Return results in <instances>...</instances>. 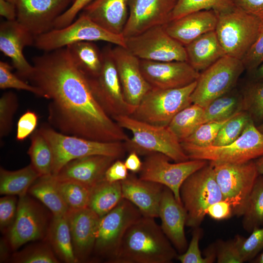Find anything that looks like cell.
Listing matches in <instances>:
<instances>
[{
	"mask_svg": "<svg viewBox=\"0 0 263 263\" xmlns=\"http://www.w3.org/2000/svg\"><path fill=\"white\" fill-rule=\"evenodd\" d=\"M129 174L128 170L125 165L124 162L117 159L107 169L105 173L104 179L111 183L121 182L126 179Z\"/></svg>",
	"mask_w": 263,
	"mask_h": 263,
	"instance_id": "db71d44e",
	"label": "cell"
},
{
	"mask_svg": "<svg viewBox=\"0 0 263 263\" xmlns=\"http://www.w3.org/2000/svg\"><path fill=\"white\" fill-rule=\"evenodd\" d=\"M185 47L187 62L198 72L226 55L215 30L201 35Z\"/></svg>",
	"mask_w": 263,
	"mask_h": 263,
	"instance_id": "83f0119b",
	"label": "cell"
},
{
	"mask_svg": "<svg viewBox=\"0 0 263 263\" xmlns=\"http://www.w3.org/2000/svg\"><path fill=\"white\" fill-rule=\"evenodd\" d=\"M204 112V108L192 103L178 113L168 127L182 142L202 124Z\"/></svg>",
	"mask_w": 263,
	"mask_h": 263,
	"instance_id": "e575fe53",
	"label": "cell"
},
{
	"mask_svg": "<svg viewBox=\"0 0 263 263\" xmlns=\"http://www.w3.org/2000/svg\"><path fill=\"white\" fill-rule=\"evenodd\" d=\"M102 51V66L95 76H87L96 100L104 112L113 119L118 116H131L135 107L125 100L114 63L112 48L105 47Z\"/></svg>",
	"mask_w": 263,
	"mask_h": 263,
	"instance_id": "8fae6325",
	"label": "cell"
},
{
	"mask_svg": "<svg viewBox=\"0 0 263 263\" xmlns=\"http://www.w3.org/2000/svg\"><path fill=\"white\" fill-rule=\"evenodd\" d=\"M232 116L225 119L210 121L201 124L183 142L200 147L212 145L221 128Z\"/></svg>",
	"mask_w": 263,
	"mask_h": 263,
	"instance_id": "ee69618b",
	"label": "cell"
},
{
	"mask_svg": "<svg viewBox=\"0 0 263 263\" xmlns=\"http://www.w3.org/2000/svg\"><path fill=\"white\" fill-rule=\"evenodd\" d=\"M40 176L31 164L13 171L0 167V194L19 197L24 196Z\"/></svg>",
	"mask_w": 263,
	"mask_h": 263,
	"instance_id": "4dcf8cb0",
	"label": "cell"
},
{
	"mask_svg": "<svg viewBox=\"0 0 263 263\" xmlns=\"http://www.w3.org/2000/svg\"><path fill=\"white\" fill-rule=\"evenodd\" d=\"M217 15L215 31L225 55L242 60L256 39L263 20L235 6Z\"/></svg>",
	"mask_w": 263,
	"mask_h": 263,
	"instance_id": "8992f818",
	"label": "cell"
},
{
	"mask_svg": "<svg viewBox=\"0 0 263 263\" xmlns=\"http://www.w3.org/2000/svg\"><path fill=\"white\" fill-rule=\"evenodd\" d=\"M12 66L7 62L0 61V89H15L26 91L44 98V94L39 88L21 79L12 72Z\"/></svg>",
	"mask_w": 263,
	"mask_h": 263,
	"instance_id": "7dc6e473",
	"label": "cell"
},
{
	"mask_svg": "<svg viewBox=\"0 0 263 263\" xmlns=\"http://www.w3.org/2000/svg\"><path fill=\"white\" fill-rule=\"evenodd\" d=\"M254 161L259 175H263V155L256 159Z\"/></svg>",
	"mask_w": 263,
	"mask_h": 263,
	"instance_id": "6125c7cd",
	"label": "cell"
},
{
	"mask_svg": "<svg viewBox=\"0 0 263 263\" xmlns=\"http://www.w3.org/2000/svg\"><path fill=\"white\" fill-rule=\"evenodd\" d=\"M11 250L7 238L0 239V261L3 263L9 259V251Z\"/></svg>",
	"mask_w": 263,
	"mask_h": 263,
	"instance_id": "91938a15",
	"label": "cell"
},
{
	"mask_svg": "<svg viewBox=\"0 0 263 263\" xmlns=\"http://www.w3.org/2000/svg\"><path fill=\"white\" fill-rule=\"evenodd\" d=\"M202 235V229L199 226L194 228L192 237L186 250L178 255L177 259L181 263H212L216 258V252L209 251L204 258L199 248V241Z\"/></svg>",
	"mask_w": 263,
	"mask_h": 263,
	"instance_id": "f6af8a7d",
	"label": "cell"
},
{
	"mask_svg": "<svg viewBox=\"0 0 263 263\" xmlns=\"http://www.w3.org/2000/svg\"><path fill=\"white\" fill-rule=\"evenodd\" d=\"M30 139L27 153L31 164L40 176L52 174L54 156L50 146L38 129L32 133Z\"/></svg>",
	"mask_w": 263,
	"mask_h": 263,
	"instance_id": "d590c367",
	"label": "cell"
},
{
	"mask_svg": "<svg viewBox=\"0 0 263 263\" xmlns=\"http://www.w3.org/2000/svg\"><path fill=\"white\" fill-rule=\"evenodd\" d=\"M234 241L243 263L251 261L263 250V227L253 230L247 238L238 235Z\"/></svg>",
	"mask_w": 263,
	"mask_h": 263,
	"instance_id": "7bdbcfd3",
	"label": "cell"
},
{
	"mask_svg": "<svg viewBox=\"0 0 263 263\" xmlns=\"http://www.w3.org/2000/svg\"><path fill=\"white\" fill-rule=\"evenodd\" d=\"M112 53L124 98L136 107L152 89L142 74L140 59L120 46L112 48Z\"/></svg>",
	"mask_w": 263,
	"mask_h": 263,
	"instance_id": "ffe728a7",
	"label": "cell"
},
{
	"mask_svg": "<svg viewBox=\"0 0 263 263\" xmlns=\"http://www.w3.org/2000/svg\"><path fill=\"white\" fill-rule=\"evenodd\" d=\"M254 259L251 261L254 263H263V250L262 252L258 254Z\"/></svg>",
	"mask_w": 263,
	"mask_h": 263,
	"instance_id": "be15d7a7",
	"label": "cell"
},
{
	"mask_svg": "<svg viewBox=\"0 0 263 263\" xmlns=\"http://www.w3.org/2000/svg\"><path fill=\"white\" fill-rule=\"evenodd\" d=\"M158 217L165 235L180 254L184 253L188 246L185 233L186 212L172 191L166 187L160 202Z\"/></svg>",
	"mask_w": 263,
	"mask_h": 263,
	"instance_id": "603a6c76",
	"label": "cell"
},
{
	"mask_svg": "<svg viewBox=\"0 0 263 263\" xmlns=\"http://www.w3.org/2000/svg\"><path fill=\"white\" fill-rule=\"evenodd\" d=\"M243 111L248 113L257 126L263 120V79H252L242 93Z\"/></svg>",
	"mask_w": 263,
	"mask_h": 263,
	"instance_id": "f35d334b",
	"label": "cell"
},
{
	"mask_svg": "<svg viewBox=\"0 0 263 263\" xmlns=\"http://www.w3.org/2000/svg\"><path fill=\"white\" fill-rule=\"evenodd\" d=\"M57 181L59 191L69 209L88 207L90 188L73 181Z\"/></svg>",
	"mask_w": 263,
	"mask_h": 263,
	"instance_id": "ab89813d",
	"label": "cell"
},
{
	"mask_svg": "<svg viewBox=\"0 0 263 263\" xmlns=\"http://www.w3.org/2000/svg\"><path fill=\"white\" fill-rule=\"evenodd\" d=\"M252 75L254 79H263V61Z\"/></svg>",
	"mask_w": 263,
	"mask_h": 263,
	"instance_id": "94428289",
	"label": "cell"
},
{
	"mask_svg": "<svg viewBox=\"0 0 263 263\" xmlns=\"http://www.w3.org/2000/svg\"><path fill=\"white\" fill-rule=\"evenodd\" d=\"M175 0H129V16L122 35H139L169 21Z\"/></svg>",
	"mask_w": 263,
	"mask_h": 263,
	"instance_id": "d6986e66",
	"label": "cell"
},
{
	"mask_svg": "<svg viewBox=\"0 0 263 263\" xmlns=\"http://www.w3.org/2000/svg\"><path fill=\"white\" fill-rule=\"evenodd\" d=\"M180 196L187 215L186 225L199 227L208 207L223 200L213 166L208 162L188 177L181 186Z\"/></svg>",
	"mask_w": 263,
	"mask_h": 263,
	"instance_id": "52a82bcc",
	"label": "cell"
},
{
	"mask_svg": "<svg viewBox=\"0 0 263 263\" xmlns=\"http://www.w3.org/2000/svg\"><path fill=\"white\" fill-rule=\"evenodd\" d=\"M66 216L76 258L86 261L94 251L100 217L89 207L69 209Z\"/></svg>",
	"mask_w": 263,
	"mask_h": 263,
	"instance_id": "7402d4cb",
	"label": "cell"
},
{
	"mask_svg": "<svg viewBox=\"0 0 263 263\" xmlns=\"http://www.w3.org/2000/svg\"><path fill=\"white\" fill-rule=\"evenodd\" d=\"M19 103L17 95L12 92L4 93L0 98V137L2 139L11 131L14 115Z\"/></svg>",
	"mask_w": 263,
	"mask_h": 263,
	"instance_id": "bcb514c9",
	"label": "cell"
},
{
	"mask_svg": "<svg viewBox=\"0 0 263 263\" xmlns=\"http://www.w3.org/2000/svg\"><path fill=\"white\" fill-rule=\"evenodd\" d=\"M125 38L126 48L141 60L187 61L185 46L169 35L164 25Z\"/></svg>",
	"mask_w": 263,
	"mask_h": 263,
	"instance_id": "5bb4252c",
	"label": "cell"
},
{
	"mask_svg": "<svg viewBox=\"0 0 263 263\" xmlns=\"http://www.w3.org/2000/svg\"><path fill=\"white\" fill-rule=\"evenodd\" d=\"M95 41H106L126 48L125 38L122 35L109 32L81 13L70 25L35 37L33 45L46 52L77 42Z\"/></svg>",
	"mask_w": 263,
	"mask_h": 263,
	"instance_id": "9c48e42d",
	"label": "cell"
},
{
	"mask_svg": "<svg viewBox=\"0 0 263 263\" xmlns=\"http://www.w3.org/2000/svg\"><path fill=\"white\" fill-rule=\"evenodd\" d=\"M50 220L36 201L27 194L19 197L16 219L6 234L12 250L29 242L45 240Z\"/></svg>",
	"mask_w": 263,
	"mask_h": 263,
	"instance_id": "2e32d148",
	"label": "cell"
},
{
	"mask_svg": "<svg viewBox=\"0 0 263 263\" xmlns=\"http://www.w3.org/2000/svg\"><path fill=\"white\" fill-rule=\"evenodd\" d=\"M32 61L34 70L27 79L50 100L48 119L56 130L102 142L129 139L100 106L67 47L45 52Z\"/></svg>",
	"mask_w": 263,
	"mask_h": 263,
	"instance_id": "6da1fadb",
	"label": "cell"
},
{
	"mask_svg": "<svg viewBox=\"0 0 263 263\" xmlns=\"http://www.w3.org/2000/svg\"><path fill=\"white\" fill-rule=\"evenodd\" d=\"M234 5L263 20V0H232Z\"/></svg>",
	"mask_w": 263,
	"mask_h": 263,
	"instance_id": "9f6ffc18",
	"label": "cell"
},
{
	"mask_svg": "<svg viewBox=\"0 0 263 263\" xmlns=\"http://www.w3.org/2000/svg\"><path fill=\"white\" fill-rule=\"evenodd\" d=\"M142 216L134 205L123 198L116 207L100 218L93 253L110 263L127 230Z\"/></svg>",
	"mask_w": 263,
	"mask_h": 263,
	"instance_id": "4fadbf2b",
	"label": "cell"
},
{
	"mask_svg": "<svg viewBox=\"0 0 263 263\" xmlns=\"http://www.w3.org/2000/svg\"><path fill=\"white\" fill-rule=\"evenodd\" d=\"M123 199L121 182L111 183L103 179L91 189L88 207L100 218L116 207Z\"/></svg>",
	"mask_w": 263,
	"mask_h": 263,
	"instance_id": "1f68e13d",
	"label": "cell"
},
{
	"mask_svg": "<svg viewBox=\"0 0 263 263\" xmlns=\"http://www.w3.org/2000/svg\"><path fill=\"white\" fill-rule=\"evenodd\" d=\"M129 0H94L81 13L109 32L122 35L129 16Z\"/></svg>",
	"mask_w": 263,
	"mask_h": 263,
	"instance_id": "4316f807",
	"label": "cell"
},
{
	"mask_svg": "<svg viewBox=\"0 0 263 263\" xmlns=\"http://www.w3.org/2000/svg\"><path fill=\"white\" fill-rule=\"evenodd\" d=\"M251 120L249 114L246 111L237 113L221 128L212 145L222 146L234 142L242 134Z\"/></svg>",
	"mask_w": 263,
	"mask_h": 263,
	"instance_id": "b9f144b4",
	"label": "cell"
},
{
	"mask_svg": "<svg viewBox=\"0 0 263 263\" xmlns=\"http://www.w3.org/2000/svg\"><path fill=\"white\" fill-rule=\"evenodd\" d=\"M218 15L213 10L191 13L164 25L168 34L186 46L201 35L215 30Z\"/></svg>",
	"mask_w": 263,
	"mask_h": 263,
	"instance_id": "484cf974",
	"label": "cell"
},
{
	"mask_svg": "<svg viewBox=\"0 0 263 263\" xmlns=\"http://www.w3.org/2000/svg\"><path fill=\"white\" fill-rule=\"evenodd\" d=\"M94 0H74L67 9L54 22V28L60 29L72 23L77 15Z\"/></svg>",
	"mask_w": 263,
	"mask_h": 263,
	"instance_id": "f5cc1de1",
	"label": "cell"
},
{
	"mask_svg": "<svg viewBox=\"0 0 263 263\" xmlns=\"http://www.w3.org/2000/svg\"><path fill=\"white\" fill-rule=\"evenodd\" d=\"M244 70L242 60L225 55L200 73L191 95L192 103L205 108L214 99L228 93Z\"/></svg>",
	"mask_w": 263,
	"mask_h": 263,
	"instance_id": "30bf717a",
	"label": "cell"
},
{
	"mask_svg": "<svg viewBox=\"0 0 263 263\" xmlns=\"http://www.w3.org/2000/svg\"><path fill=\"white\" fill-rule=\"evenodd\" d=\"M18 203L13 195H5L0 199V230L3 234L8 233L15 221Z\"/></svg>",
	"mask_w": 263,
	"mask_h": 263,
	"instance_id": "c3c4849f",
	"label": "cell"
},
{
	"mask_svg": "<svg viewBox=\"0 0 263 263\" xmlns=\"http://www.w3.org/2000/svg\"><path fill=\"white\" fill-rule=\"evenodd\" d=\"M28 193L41 202L53 215L63 216L69 208L64 202L55 175L40 176L31 186Z\"/></svg>",
	"mask_w": 263,
	"mask_h": 263,
	"instance_id": "f546056e",
	"label": "cell"
},
{
	"mask_svg": "<svg viewBox=\"0 0 263 263\" xmlns=\"http://www.w3.org/2000/svg\"><path fill=\"white\" fill-rule=\"evenodd\" d=\"M6 0L7 1H9L10 2H11L12 3H14L15 4H17V3H18L19 0Z\"/></svg>",
	"mask_w": 263,
	"mask_h": 263,
	"instance_id": "03108f58",
	"label": "cell"
},
{
	"mask_svg": "<svg viewBox=\"0 0 263 263\" xmlns=\"http://www.w3.org/2000/svg\"><path fill=\"white\" fill-rule=\"evenodd\" d=\"M113 120L123 129L130 131L132 136L124 142L126 150L138 155L161 153L175 162L189 160L181 142L168 126H157L136 120L130 115H122Z\"/></svg>",
	"mask_w": 263,
	"mask_h": 263,
	"instance_id": "3957f363",
	"label": "cell"
},
{
	"mask_svg": "<svg viewBox=\"0 0 263 263\" xmlns=\"http://www.w3.org/2000/svg\"><path fill=\"white\" fill-rule=\"evenodd\" d=\"M45 240L50 244L58 259L66 263L79 262L74 251L66 215H52Z\"/></svg>",
	"mask_w": 263,
	"mask_h": 263,
	"instance_id": "f1b7e54d",
	"label": "cell"
},
{
	"mask_svg": "<svg viewBox=\"0 0 263 263\" xmlns=\"http://www.w3.org/2000/svg\"><path fill=\"white\" fill-rule=\"evenodd\" d=\"M206 214L216 220L228 219L233 215L231 205L224 200L217 202L208 207Z\"/></svg>",
	"mask_w": 263,
	"mask_h": 263,
	"instance_id": "11a10c76",
	"label": "cell"
},
{
	"mask_svg": "<svg viewBox=\"0 0 263 263\" xmlns=\"http://www.w3.org/2000/svg\"><path fill=\"white\" fill-rule=\"evenodd\" d=\"M116 159L102 155L78 158L67 163L55 176L58 181H73L91 189L104 179L106 170Z\"/></svg>",
	"mask_w": 263,
	"mask_h": 263,
	"instance_id": "cb8c5ba5",
	"label": "cell"
},
{
	"mask_svg": "<svg viewBox=\"0 0 263 263\" xmlns=\"http://www.w3.org/2000/svg\"><path fill=\"white\" fill-rule=\"evenodd\" d=\"M212 166L223 200L230 203L233 215L242 216L250 192L259 175L255 161L251 160L240 164Z\"/></svg>",
	"mask_w": 263,
	"mask_h": 263,
	"instance_id": "7c38bea8",
	"label": "cell"
},
{
	"mask_svg": "<svg viewBox=\"0 0 263 263\" xmlns=\"http://www.w3.org/2000/svg\"><path fill=\"white\" fill-rule=\"evenodd\" d=\"M181 143L189 159L206 160L212 165L244 163L263 155V134L252 120L236 140L226 145L200 147L185 142Z\"/></svg>",
	"mask_w": 263,
	"mask_h": 263,
	"instance_id": "5b68a950",
	"label": "cell"
},
{
	"mask_svg": "<svg viewBox=\"0 0 263 263\" xmlns=\"http://www.w3.org/2000/svg\"><path fill=\"white\" fill-rule=\"evenodd\" d=\"M38 116L28 110L19 117L17 123L16 139L22 141L32 134L37 126Z\"/></svg>",
	"mask_w": 263,
	"mask_h": 263,
	"instance_id": "816d5d0a",
	"label": "cell"
},
{
	"mask_svg": "<svg viewBox=\"0 0 263 263\" xmlns=\"http://www.w3.org/2000/svg\"><path fill=\"white\" fill-rule=\"evenodd\" d=\"M123 198L134 205L143 216L158 217L164 186L137 177L133 174L121 181Z\"/></svg>",
	"mask_w": 263,
	"mask_h": 263,
	"instance_id": "d4e9b609",
	"label": "cell"
},
{
	"mask_svg": "<svg viewBox=\"0 0 263 263\" xmlns=\"http://www.w3.org/2000/svg\"><path fill=\"white\" fill-rule=\"evenodd\" d=\"M146 156L139 178L167 187L181 204L180 189L182 184L191 174L208 163L207 161L199 159L171 163L168 156L161 153H152Z\"/></svg>",
	"mask_w": 263,
	"mask_h": 263,
	"instance_id": "9a60e30c",
	"label": "cell"
},
{
	"mask_svg": "<svg viewBox=\"0 0 263 263\" xmlns=\"http://www.w3.org/2000/svg\"><path fill=\"white\" fill-rule=\"evenodd\" d=\"M242 216L243 226L247 232L263 225V175H259L255 181Z\"/></svg>",
	"mask_w": 263,
	"mask_h": 263,
	"instance_id": "8d00e7d4",
	"label": "cell"
},
{
	"mask_svg": "<svg viewBox=\"0 0 263 263\" xmlns=\"http://www.w3.org/2000/svg\"><path fill=\"white\" fill-rule=\"evenodd\" d=\"M78 68L87 76H95L102 66V51L92 41H80L66 46Z\"/></svg>",
	"mask_w": 263,
	"mask_h": 263,
	"instance_id": "d6a6232c",
	"label": "cell"
},
{
	"mask_svg": "<svg viewBox=\"0 0 263 263\" xmlns=\"http://www.w3.org/2000/svg\"><path fill=\"white\" fill-rule=\"evenodd\" d=\"M177 250L154 218L142 216L128 228L112 263H170Z\"/></svg>",
	"mask_w": 263,
	"mask_h": 263,
	"instance_id": "7a4b0ae2",
	"label": "cell"
},
{
	"mask_svg": "<svg viewBox=\"0 0 263 263\" xmlns=\"http://www.w3.org/2000/svg\"><path fill=\"white\" fill-rule=\"evenodd\" d=\"M256 126L259 131L263 134V120L259 125Z\"/></svg>",
	"mask_w": 263,
	"mask_h": 263,
	"instance_id": "e7e4bbea",
	"label": "cell"
},
{
	"mask_svg": "<svg viewBox=\"0 0 263 263\" xmlns=\"http://www.w3.org/2000/svg\"><path fill=\"white\" fill-rule=\"evenodd\" d=\"M74 0H73V1H74Z\"/></svg>",
	"mask_w": 263,
	"mask_h": 263,
	"instance_id": "003e7915",
	"label": "cell"
},
{
	"mask_svg": "<svg viewBox=\"0 0 263 263\" xmlns=\"http://www.w3.org/2000/svg\"><path fill=\"white\" fill-rule=\"evenodd\" d=\"M242 95L232 90L210 102L204 108L202 124L228 118L243 111Z\"/></svg>",
	"mask_w": 263,
	"mask_h": 263,
	"instance_id": "836d02e7",
	"label": "cell"
},
{
	"mask_svg": "<svg viewBox=\"0 0 263 263\" xmlns=\"http://www.w3.org/2000/svg\"><path fill=\"white\" fill-rule=\"evenodd\" d=\"M234 6L232 0H175L169 21L202 10H213L218 14Z\"/></svg>",
	"mask_w": 263,
	"mask_h": 263,
	"instance_id": "74e56055",
	"label": "cell"
},
{
	"mask_svg": "<svg viewBox=\"0 0 263 263\" xmlns=\"http://www.w3.org/2000/svg\"><path fill=\"white\" fill-rule=\"evenodd\" d=\"M124 164L128 170L132 173L140 172L143 165V162H141L138 154L135 151L129 152Z\"/></svg>",
	"mask_w": 263,
	"mask_h": 263,
	"instance_id": "680465c9",
	"label": "cell"
},
{
	"mask_svg": "<svg viewBox=\"0 0 263 263\" xmlns=\"http://www.w3.org/2000/svg\"><path fill=\"white\" fill-rule=\"evenodd\" d=\"M216 253L218 263H243L239 251L234 240L221 241L218 245Z\"/></svg>",
	"mask_w": 263,
	"mask_h": 263,
	"instance_id": "f907efd6",
	"label": "cell"
},
{
	"mask_svg": "<svg viewBox=\"0 0 263 263\" xmlns=\"http://www.w3.org/2000/svg\"><path fill=\"white\" fill-rule=\"evenodd\" d=\"M140 63L144 76L153 89L183 87L196 81L200 75L187 61L140 59Z\"/></svg>",
	"mask_w": 263,
	"mask_h": 263,
	"instance_id": "ac0fdd59",
	"label": "cell"
},
{
	"mask_svg": "<svg viewBox=\"0 0 263 263\" xmlns=\"http://www.w3.org/2000/svg\"><path fill=\"white\" fill-rule=\"evenodd\" d=\"M73 0H19L17 20L34 36L54 29L56 19Z\"/></svg>",
	"mask_w": 263,
	"mask_h": 263,
	"instance_id": "e0dca14e",
	"label": "cell"
},
{
	"mask_svg": "<svg viewBox=\"0 0 263 263\" xmlns=\"http://www.w3.org/2000/svg\"><path fill=\"white\" fill-rule=\"evenodd\" d=\"M196 81L179 88H152L135 107L131 116L149 124L168 126L178 113L192 104L191 95Z\"/></svg>",
	"mask_w": 263,
	"mask_h": 263,
	"instance_id": "ba28073f",
	"label": "cell"
},
{
	"mask_svg": "<svg viewBox=\"0 0 263 263\" xmlns=\"http://www.w3.org/2000/svg\"><path fill=\"white\" fill-rule=\"evenodd\" d=\"M0 15L7 20H16V5L5 0H0Z\"/></svg>",
	"mask_w": 263,
	"mask_h": 263,
	"instance_id": "6f0895ef",
	"label": "cell"
},
{
	"mask_svg": "<svg viewBox=\"0 0 263 263\" xmlns=\"http://www.w3.org/2000/svg\"><path fill=\"white\" fill-rule=\"evenodd\" d=\"M242 60L245 70L252 75L263 62V20L256 39Z\"/></svg>",
	"mask_w": 263,
	"mask_h": 263,
	"instance_id": "681fc988",
	"label": "cell"
},
{
	"mask_svg": "<svg viewBox=\"0 0 263 263\" xmlns=\"http://www.w3.org/2000/svg\"><path fill=\"white\" fill-rule=\"evenodd\" d=\"M9 261L14 263H58L59 260L48 243L33 244L14 253Z\"/></svg>",
	"mask_w": 263,
	"mask_h": 263,
	"instance_id": "60d3db41",
	"label": "cell"
},
{
	"mask_svg": "<svg viewBox=\"0 0 263 263\" xmlns=\"http://www.w3.org/2000/svg\"><path fill=\"white\" fill-rule=\"evenodd\" d=\"M38 130L52 149L54 156L52 174L54 175L72 160L95 155L120 159L126 150L124 142H102L67 135L46 124Z\"/></svg>",
	"mask_w": 263,
	"mask_h": 263,
	"instance_id": "277c9868",
	"label": "cell"
},
{
	"mask_svg": "<svg viewBox=\"0 0 263 263\" xmlns=\"http://www.w3.org/2000/svg\"><path fill=\"white\" fill-rule=\"evenodd\" d=\"M34 36L17 19L5 20L0 24V50L11 58L13 66L20 77L28 79L34 67L25 58L24 47L33 45Z\"/></svg>",
	"mask_w": 263,
	"mask_h": 263,
	"instance_id": "44dd1931",
	"label": "cell"
}]
</instances>
